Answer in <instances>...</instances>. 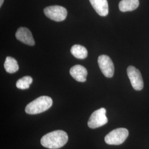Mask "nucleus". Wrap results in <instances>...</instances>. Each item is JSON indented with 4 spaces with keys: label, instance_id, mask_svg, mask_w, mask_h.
I'll use <instances>...</instances> for the list:
<instances>
[{
    "label": "nucleus",
    "instance_id": "obj_1",
    "mask_svg": "<svg viewBox=\"0 0 149 149\" xmlns=\"http://www.w3.org/2000/svg\"><path fill=\"white\" fill-rule=\"evenodd\" d=\"M68 141V135L63 130H55L43 136L40 143L48 149H59L64 146Z\"/></svg>",
    "mask_w": 149,
    "mask_h": 149
},
{
    "label": "nucleus",
    "instance_id": "obj_2",
    "mask_svg": "<svg viewBox=\"0 0 149 149\" xmlns=\"http://www.w3.org/2000/svg\"><path fill=\"white\" fill-rule=\"evenodd\" d=\"M53 104L52 99L48 96H40L27 104L25 111L29 114H37L48 110Z\"/></svg>",
    "mask_w": 149,
    "mask_h": 149
},
{
    "label": "nucleus",
    "instance_id": "obj_3",
    "mask_svg": "<svg viewBox=\"0 0 149 149\" xmlns=\"http://www.w3.org/2000/svg\"><path fill=\"white\" fill-rule=\"evenodd\" d=\"M128 135L129 132L127 129L118 128L108 134L104 138V140L108 145H119L125 141Z\"/></svg>",
    "mask_w": 149,
    "mask_h": 149
},
{
    "label": "nucleus",
    "instance_id": "obj_4",
    "mask_svg": "<svg viewBox=\"0 0 149 149\" xmlns=\"http://www.w3.org/2000/svg\"><path fill=\"white\" fill-rule=\"evenodd\" d=\"M44 13L48 18L56 22L63 21L68 15L66 9L60 6H48L44 9Z\"/></svg>",
    "mask_w": 149,
    "mask_h": 149
},
{
    "label": "nucleus",
    "instance_id": "obj_5",
    "mask_svg": "<svg viewBox=\"0 0 149 149\" xmlns=\"http://www.w3.org/2000/svg\"><path fill=\"white\" fill-rule=\"evenodd\" d=\"M106 114V110L104 108L98 109L93 112L88 122V127L91 129H96L105 125L108 122Z\"/></svg>",
    "mask_w": 149,
    "mask_h": 149
},
{
    "label": "nucleus",
    "instance_id": "obj_6",
    "mask_svg": "<svg viewBox=\"0 0 149 149\" xmlns=\"http://www.w3.org/2000/svg\"><path fill=\"white\" fill-rule=\"evenodd\" d=\"M127 72L134 89L136 91L141 90L144 87V82L140 71L133 66H129Z\"/></svg>",
    "mask_w": 149,
    "mask_h": 149
},
{
    "label": "nucleus",
    "instance_id": "obj_7",
    "mask_svg": "<svg viewBox=\"0 0 149 149\" xmlns=\"http://www.w3.org/2000/svg\"><path fill=\"white\" fill-rule=\"evenodd\" d=\"M98 63L102 74L106 77L111 78L114 72V66L111 59L106 55H100L98 58Z\"/></svg>",
    "mask_w": 149,
    "mask_h": 149
},
{
    "label": "nucleus",
    "instance_id": "obj_8",
    "mask_svg": "<svg viewBox=\"0 0 149 149\" xmlns=\"http://www.w3.org/2000/svg\"><path fill=\"white\" fill-rule=\"evenodd\" d=\"M16 38L17 40L23 43L30 46L35 45V42L32 33L27 28L20 27L16 33Z\"/></svg>",
    "mask_w": 149,
    "mask_h": 149
},
{
    "label": "nucleus",
    "instance_id": "obj_9",
    "mask_svg": "<svg viewBox=\"0 0 149 149\" xmlns=\"http://www.w3.org/2000/svg\"><path fill=\"white\" fill-rule=\"evenodd\" d=\"M71 76L78 82H84L86 81L87 71L85 68L80 65H74L70 70Z\"/></svg>",
    "mask_w": 149,
    "mask_h": 149
},
{
    "label": "nucleus",
    "instance_id": "obj_10",
    "mask_svg": "<svg viewBox=\"0 0 149 149\" xmlns=\"http://www.w3.org/2000/svg\"><path fill=\"white\" fill-rule=\"evenodd\" d=\"M91 4L100 16L105 17L109 13L107 0H90Z\"/></svg>",
    "mask_w": 149,
    "mask_h": 149
},
{
    "label": "nucleus",
    "instance_id": "obj_11",
    "mask_svg": "<svg viewBox=\"0 0 149 149\" xmlns=\"http://www.w3.org/2000/svg\"><path fill=\"white\" fill-rule=\"evenodd\" d=\"M139 5V0H122L119 3V8L123 12L133 11L136 10Z\"/></svg>",
    "mask_w": 149,
    "mask_h": 149
},
{
    "label": "nucleus",
    "instance_id": "obj_12",
    "mask_svg": "<svg viewBox=\"0 0 149 149\" xmlns=\"http://www.w3.org/2000/svg\"><path fill=\"white\" fill-rule=\"evenodd\" d=\"M6 71L10 74H13L19 70V66L16 59L11 56H7L4 64Z\"/></svg>",
    "mask_w": 149,
    "mask_h": 149
},
{
    "label": "nucleus",
    "instance_id": "obj_13",
    "mask_svg": "<svg viewBox=\"0 0 149 149\" xmlns=\"http://www.w3.org/2000/svg\"><path fill=\"white\" fill-rule=\"evenodd\" d=\"M71 53L75 58L79 59H85L88 55L86 48L78 44H76L72 47Z\"/></svg>",
    "mask_w": 149,
    "mask_h": 149
},
{
    "label": "nucleus",
    "instance_id": "obj_14",
    "mask_svg": "<svg viewBox=\"0 0 149 149\" xmlns=\"http://www.w3.org/2000/svg\"><path fill=\"white\" fill-rule=\"evenodd\" d=\"M33 82V79L31 76H26L23 77L17 81L16 86L18 88L21 90H26L29 88L30 85Z\"/></svg>",
    "mask_w": 149,
    "mask_h": 149
},
{
    "label": "nucleus",
    "instance_id": "obj_15",
    "mask_svg": "<svg viewBox=\"0 0 149 149\" xmlns=\"http://www.w3.org/2000/svg\"><path fill=\"white\" fill-rule=\"evenodd\" d=\"M3 1H4V0H0V7H1L2 5V4L3 3Z\"/></svg>",
    "mask_w": 149,
    "mask_h": 149
}]
</instances>
